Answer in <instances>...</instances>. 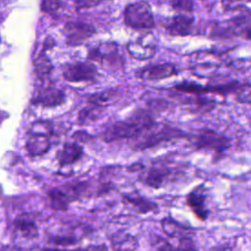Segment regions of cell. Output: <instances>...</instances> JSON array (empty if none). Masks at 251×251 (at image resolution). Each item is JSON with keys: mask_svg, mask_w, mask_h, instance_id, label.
Segmentation results:
<instances>
[{"mask_svg": "<svg viewBox=\"0 0 251 251\" xmlns=\"http://www.w3.org/2000/svg\"><path fill=\"white\" fill-rule=\"evenodd\" d=\"M155 122L151 112L144 109L135 110L125 120L110 123L100 132L99 136L104 142L130 140L137 136L146 126Z\"/></svg>", "mask_w": 251, "mask_h": 251, "instance_id": "6da1fadb", "label": "cell"}, {"mask_svg": "<svg viewBox=\"0 0 251 251\" xmlns=\"http://www.w3.org/2000/svg\"><path fill=\"white\" fill-rule=\"evenodd\" d=\"M187 132L167 124L153 122L146 126L137 136L128 140V145L132 150L142 151L154 148L164 142L177 139H185Z\"/></svg>", "mask_w": 251, "mask_h": 251, "instance_id": "7a4b0ae2", "label": "cell"}, {"mask_svg": "<svg viewBox=\"0 0 251 251\" xmlns=\"http://www.w3.org/2000/svg\"><path fill=\"white\" fill-rule=\"evenodd\" d=\"M92 185L87 179H74L47 192L50 208L56 212H67L70 205L92 195Z\"/></svg>", "mask_w": 251, "mask_h": 251, "instance_id": "3957f363", "label": "cell"}, {"mask_svg": "<svg viewBox=\"0 0 251 251\" xmlns=\"http://www.w3.org/2000/svg\"><path fill=\"white\" fill-rule=\"evenodd\" d=\"M185 139L195 150L211 151L215 157L223 155L231 146L229 137L209 127L200 128L194 133H187Z\"/></svg>", "mask_w": 251, "mask_h": 251, "instance_id": "277c9868", "label": "cell"}, {"mask_svg": "<svg viewBox=\"0 0 251 251\" xmlns=\"http://www.w3.org/2000/svg\"><path fill=\"white\" fill-rule=\"evenodd\" d=\"M54 125L50 121H38L30 126L25 143L26 152L30 157L45 155L52 146L55 136Z\"/></svg>", "mask_w": 251, "mask_h": 251, "instance_id": "5b68a950", "label": "cell"}, {"mask_svg": "<svg viewBox=\"0 0 251 251\" xmlns=\"http://www.w3.org/2000/svg\"><path fill=\"white\" fill-rule=\"evenodd\" d=\"M125 24L133 29H152L155 26V19L150 5L145 1L127 5L124 12Z\"/></svg>", "mask_w": 251, "mask_h": 251, "instance_id": "8992f818", "label": "cell"}, {"mask_svg": "<svg viewBox=\"0 0 251 251\" xmlns=\"http://www.w3.org/2000/svg\"><path fill=\"white\" fill-rule=\"evenodd\" d=\"M87 60L97 62L109 71L123 69L125 60L119 52V47L114 42H104L91 48L87 54Z\"/></svg>", "mask_w": 251, "mask_h": 251, "instance_id": "52a82bcc", "label": "cell"}, {"mask_svg": "<svg viewBox=\"0 0 251 251\" xmlns=\"http://www.w3.org/2000/svg\"><path fill=\"white\" fill-rule=\"evenodd\" d=\"M62 74L66 81L73 83L96 82L99 75L97 67L89 60L68 63L64 66Z\"/></svg>", "mask_w": 251, "mask_h": 251, "instance_id": "ba28073f", "label": "cell"}, {"mask_svg": "<svg viewBox=\"0 0 251 251\" xmlns=\"http://www.w3.org/2000/svg\"><path fill=\"white\" fill-rule=\"evenodd\" d=\"M142 169L143 171L139 174L140 181L153 189L162 188L176 178V174L178 173V170L171 168L166 164L152 165L145 170L144 167Z\"/></svg>", "mask_w": 251, "mask_h": 251, "instance_id": "9c48e42d", "label": "cell"}, {"mask_svg": "<svg viewBox=\"0 0 251 251\" xmlns=\"http://www.w3.org/2000/svg\"><path fill=\"white\" fill-rule=\"evenodd\" d=\"M96 29L93 25L77 21L68 22L64 26V35L68 46L76 47L90 38Z\"/></svg>", "mask_w": 251, "mask_h": 251, "instance_id": "30bf717a", "label": "cell"}, {"mask_svg": "<svg viewBox=\"0 0 251 251\" xmlns=\"http://www.w3.org/2000/svg\"><path fill=\"white\" fill-rule=\"evenodd\" d=\"M177 75L178 70L173 63L146 65L135 72V76L143 80H163Z\"/></svg>", "mask_w": 251, "mask_h": 251, "instance_id": "8fae6325", "label": "cell"}, {"mask_svg": "<svg viewBox=\"0 0 251 251\" xmlns=\"http://www.w3.org/2000/svg\"><path fill=\"white\" fill-rule=\"evenodd\" d=\"M66 102V93L56 86H43L33 95L31 103L43 108H55Z\"/></svg>", "mask_w": 251, "mask_h": 251, "instance_id": "7c38bea8", "label": "cell"}, {"mask_svg": "<svg viewBox=\"0 0 251 251\" xmlns=\"http://www.w3.org/2000/svg\"><path fill=\"white\" fill-rule=\"evenodd\" d=\"M194 18L189 15L178 14L172 18L165 19L163 26L170 35L186 36L192 33Z\"/></svg>", "mask_w": 251, "mask_h": 251, "instance_id": "4fadbf2b", "label": "cell"}, {"mask_svg": "<svg viewBox=\"0 0 251 251\" xmlns=\"http://www.w3.org/2000/svg\"><path fill=\"white\" fill-rule=\"evenodd\" d=\"M84 155L83 147L77 141H66L57 151L56 159L60 167H68L76 164Z\"/></svg>", "mask_w": 251, "mask_h": 251, "instance_id": "5bb4252c", "label": "cell"}, {"mask_svg": "<svg viewBox=\"0 0 251 251\" xmlns=\"http://www.w3.org/2000/svg\"><path fill=\"white\" fill-rule=\"evenodd\" d=\"M186 205L200 220L206 221L209 217V209L206 206V194L203 185L195 187L186 195Z\"/></svg>", "mask_w": 251, "mask_h": 251, "instance_id": "9a60e30c", "label": "cell"}, {"mask_svg": "<svg viewBox=\"0 0 251 251\" xmlns=\"http://www.w3.org/2000/svg\"><path fill=\"white\" fill-rule=\"evenodd\" d=\"M14 233L23 239L33 240L38 237V228L30 216L21 215L14 221Z\"/></svg>", "mask_w": 251, "mask_h": 251, "instance_id": "2e32d148", "label": "cell"}, {"mask_svg": "<svg viewBox=\"0 0 251 251\" xmlns=\"http://www.w3.org/2000/svg\"><path fill=\"white\" fill-rule=\"evenodd\" d=\"M128 54L137 60H149L154 57L156 53V45L149 40L139 38L136 41H129L126 44Z\"/></svg>", "mask_w": 251, "mask_h": 251, "instance_id": "e0dca14e", "label": "cell"}, {"mask_svg": "<svg viewBox=\"0 0 251 251\" xmlns=\"http://www.w3.org/2000/svg\"><path fill=\"white\" fill-rule=\"evenodd\" d=\"M53 45H54V42H53L52 38H50V37L46 38V40L43 43L42 50L38 53V55L34 59L35 73H36L37 76L41 79H44L45 77H47L51 74L52 70L54 69V66H53L51 60L48 58V56L46 54V50L52 48Z\"/></svg>", "mask_w": 251, "mask_h": 251, "instance_id": "ac0fdd59", "label": "cell"}, {"mask_svg": "<svg viewBox=\"0 0 251 251\" xmlns=\"http://www.w3.org/2000/svg\"><path fill=\"white\" fill-rule=\"evenodd\" d=\"M122 199L124 202L129 204L135 212L139 214H147V213H155L158 211L159 207L157 203L152 200L145 198L144 196L138 193H126L123 194Z\"/></svg>", "mask_w": 251, "mask_h": 251, "instance_id": "d6986e66", "label": "cell"}, {"mask_svg": "<svg viewBox=\"0 0 251 251\" xmlns=\"http://www.w3.org/2000/svg\"><path fill=\"white\" fill-rule=\"evenodd\" d=\"M161 227L163 232L170 237L181 238L184 236H190V232L192 231L191 227L179 224L171 217L164 218L161 221Z\"/></svg>", "mask_w": 251, "mask_h": 251, "instance_id": "ffe728a7", "label": "cell"}, {"mask_svg": "<svg viewBox=\"0 0 251 251\" xmlns=\"http://www.w3.org/2000/svg\"><path fill=\"white\" fill-rule=\"evenodd\" d=\"M89 105L82 108L79 113L77 114V122L80 125H85L92 123L96 120H98L104 109L106 108L105 106L98 105V104H93V103H88Z\"/></svg>", "mask_w": 251, "mask_h": 251, "instance_id": "44dd1931", "label": "cell"}, {"mask_svg": "<svg viewBox=\"0 0 251 251\" xmlns=\"http://www.w3.org/2000/svg\"><path fill=\"white\" fill-rule=\"evenodd\" d=\"M118 90L117 89H106L102 91H98L95 93H91L87 95L86 100L87 103H93V104H98L106 107V103L112 101L117 95H118Z\"/></svg>", "mask_w": 251, "mask_h": 251, "instance_id": "7402d4cb", "label": "cell"}, {"mask_svg": "<svg viewBox=\"0 0 251 251\" xmlns=\"http://www.w3.org/2000/svg\"><path fill=\"white\" fill-rule=\"evenodd\" d=\"M78 239L71 233H55V234H48V243L53 244L56 246L62 247H69L77 244Z\"/></svg>", "mask_w": 251, "mask_h": 251, "instance_id": "603a6c76", "label": "cell"}, {"mask_svg": "<svg viewBox=\"0 0 251 251\" xmlns=\"http://www.w3.org/2000/svg\"><path fill=\"white\" fill-rule=\"evenodd\" d=\"M62 6V0H42L40 4L41 11L52 15L55 14Z\"/></svg>", "mask_w": 251, "mask_h": 251, "instance_id": "cb8c5ba5", "label": "cell"}, {"mask_svg": "<svg viewBox=\"0 0 251 251\" xmlns=\"http://www.w3.org/2000/svg\"><path fill=\"white\" fill-rule=\"evenodd\" d=\"M171 5L174 10L190 13L194 9L193 0H172Z\"/></svg>", "mask_w": 251, "mask_h": 251, "instance_id": "d4e9b609", "label": "cell"}, {"mask_svg": "<svg viewBox=\"0 0 251 251\" xmlns=\"http://www.w3.org/2000/svg\"><path fill=\"white\" fill-rule=\"evenodd\" d=\"M221 1H222V6L224 10L226 12L241 10L245 8L242 0H221Z\"/></svg>", "mask_w": 251, "mask_h": 251, "instance_id": "484cf974", "label": "cell"}, {"mask_svg": "<svg viewBox=\"0 0 251 251\" xmlns=\"http://www.w3.org/2000/svg\"><path fill=\"white\" fill-rule=\"evenodd\" d=\"M104 0H75V3L77 10H83L98 6Z\"/></svg>", "mask_w": 251, "mask_h": 251, "instance_id": "4316f807", "label": "cell"}, {"mask_svg": "<svg viewBox=\"0 0 251 251\" xmlns=\"http://www.w3.org/2000/svg\"><path fill=\"white\" fill-rule=\"evenodd\" d=\"M195 245L194 242L191 238V236H184L179 238V245L177 247V249H195Z\"/></svg>", "mask_w": 251, "mask_h": 251, "instance_id": "83f0119b", "label": "cell"}, {"mask_svg": "<svg viewBox=\"0 0 251 251\" xmlns=\"http://www.w3.org/2000/svg\"><path fill=\"white\" fill-rule=\"evenodd\" d=\"M4 3H5V0H0V6L4 5Z\"/></svg>", "mask_w": 251, "mask_h": 251, "instance_id": "f1b7e54d", "label": "cell"}]
</instances>
